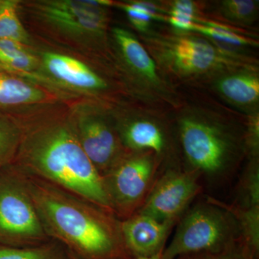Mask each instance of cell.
<instances>
[{"instance_id":"cell-1","label":"cell","mask_w":259,"mask_h":259,"mask_svg":"<svg viewBox=\"0 0 259 259\" xmlns=\"http://www.w3.org/2000/svg\"><path fill=\"white\" fill-rule=\"evenodd\" d=\"M20 175L47 236L83 259H121L131 255L122 238L121 223L111 211L41 179Z\"/></svg>"},{"instance_id":"cell-2","label":"cell","mask_w":259,"mask_h":259,"mask_svg":"<svg viewBox=\"0 0 259 259\" xmlns=\"http://www.w3.org/2000/svg\"><path fill=\"white\" fill-rule=\"evenodd\" d=\"M26 158L32 177L112 212L103 177L71 130L56 127L37 135L28 145Z\"/></svg>"},{"instance_id":"cell-3","label":"cell","mask_w":259,"mask_h":259,"mask_svg":"<svg viewBox=\"0 0 259 259\" xmlns=\"http://www.w3.org/2000/svg\"><path fill=\"white\" fill-rule=\"evenodd\" d=\"M231 212L221 206L200 204L186 214L177 227L163 259H177L202 252L219 251L239 241V226ZM240 230V229H239Z\"/></svg>"},{"instance_id":"cell-4","label":"cell","mask_w":259,"mask_h":259,"mask_svg":"<svg viewBox=\"0 0 259 259\" xmlns=\"http://www.w3.org/2000/svg\"><path fill=\"white\" fill-rule=\"evenodd\" d=\"M47 237L20 174L0 168V244L31 246Z\"/></svg>"},{"instance_id":"cell-5","label":"cell","mask_w":259,"mask_h":259,"mask_svg":"<svg viewBox=\"0 0 259 259\" xmlns=\"http://www.w3.org/2000/svg\"><path fill=\"white\" fill-rule=\"evenodd\" d=\"M156 171L149 155L119 160L103 176L112 211L131 216L144 203Z\"/></svg>"},{"instance_id":"cell-6","label":"cell","mask_w":259,"mask_h":259,"mask_svg":"<svg viewBox=\"0 0 259 259\" xmlns=\"http://www.w3.org/2000/svg\"><path fill=\"white\" fill-rule=\"evenodd\" d=\"M196 172L169 171L153 185L139 212L159 221L175 223L199 193Z\"/></svg>"},{"instance_id":"cell-7","label":"cell","mask_w":259,"mask_h":259,"mask_svg":"<svg viewBox=\"0 0 259 259\" xmlns=\"http://www.w3.org/2000/svg\"><path fill=\"white\" fill-rule=\"evenodd\" d=\"M181 140L187 159L198 171L210 177L222 173L228 165L231 146L214 126L187 119L181 124Z\"/></svg>"},{"instance_id":"cell-8","label":"cell","mask_w":259,"mask_h":259,"mask_svg":"<svg viewBox=\"0 0 259 259\" xmlns=\"http://www.w3.org/2000/svg\"><path fill=\"white\" fill-rule=\"evenodd\" d=\"M108 1H54L42 5V14L59 28L80 35L100 34L106 27L103 7Z\"/></svg>"},{"instance_id":"cell-9","label":"cell","mask_w":259,"mask_h":259,"mask_svg":"<svg viewBox=\"0 0 259 259\" xmlns=\"http://www.w3.org/2000/svg\"><path fill=\"white\" fill-rule=\"evenodd\" d=\"M175 224L159 222L139 212L130 216L121 223L126 249L134 259L149 258L161 253Z\"/></svg>"},{"instance_id":"cell-10","label":"cell","mask_w":259,"mask_h":259,"mask_svg":"<svg viewBox=\"0 0 259 259\" xmlns=\"http://www.w3.org/2000/svg\"><path fill=\"white\" fill-rule=\"evenodd\" d=\"M165 51L174 68L186 74L207 72L228 61L209 42L197 37L172 39L166 42Z\"/></svg>"},{"instance_id":"cell-11","label":"cell","mask_w":259,"mask_h":259,"mask_svg":"<svg viewBox=\"0 0 259 259\" xmlns=\"http://www.w3.org/2000/svg\"><path fill=\"white\" fill-rule=\"evenodd\" d=\"M78 138L83 151L102 177L120 160L118 142L103 122L83 121L80 124Z\"/></svg>"},{"instance_id":"cell-12","label":"cell","mask_w":259,"mask_h":259,"mask_svg":"<svg viewBox=\"0 0 259 259\" xmlns=\"http://www.w3.org/2000/svg\"><path fill=\"white\" fill-rule=\"evenodd\" d=\"M44 63L54 77L72 88L93 90L105 88L103 80L87 65L70 56L47 53Z\"/></svg>"},{"instance_id":"cell-13","label":"cell","mask_w":259,"mask_h":259,"mask_svg":"<svg viewBox=\"0 0 259 259\" xmlns=\"http://www.w3.org/2000/svg\"><path fill=\"white\" fill-rule=\"evenodd\" d=\"M113 34L129 66L149 81H156L158 76L156 64L141 42L122 28L114 29Z\"/></svg>"},{"instance_id":"cell-14","label":"cell","mask_w":259,"mask_h":259,"mask_svg":"<svg viewBox=\"0 0 259 259\" xmlns=\"http://www.w3.org/2000/svg\"><path fill=\"white\" fill-rule=\"evenodd\" d=\"M123 136L126 144L134 149L149 150L158 153L164 148L165 139L161 130L150 121L132 122L126 127Z\"/></svg>"},{"instance_id":"cell-15","label":"cell","mask_w":259,"mask_h":259,"mask_svg":"<svg viewBox=\"0 0 259 259\" xmlns=\"http://www.w3.org/2000/svg\"><path fill=\"white\" fill-rule=\"evenodd\" d=\"M218 89L228 100L241 105H250L258 100V79L252 75L227 76L219 81Z\"/></svg>"},{"instance_id":"cell-16","label":"cell","mask_w":259,"mask_h":259,"mask_svg":"<svg viewBox=\"0 0 259 259\" xmlns=\"http://www.w3.org/2000/svg\"><path fill=\"white\" fill-rule=\"evenodd\" d=\"M42 92L22 80L0 74V106L32 103L41 100Z\"/></svg>"},{"instance_id":"cell-17","label":"cell","mask_w":259,"mask_h":259,"mask_svg":"<svg viewBox=\"0 0 259 259\" xmlns=\"http://www.w3.org/2000/svg\"><path fill=\"white\" fill-rule=\"evenodd\" d=\"M0 259H68V256L54 244L23 247L0 244Z\"/></svg>"},{"instance_id":"cell-18","label":"cell","mask_w":259,"mask_h":259,"mask_svg":"<svg viewBox=\"0 0 259 259\" xmlns=\"http://www.w3.org/2000/svg\"><path fill=\"white\" fill-rule=\"evenodd\" d=\"M0 40H15L23 44L28 40L14 1H0Z\"/></svg>"},{"instance_id":"cell-19","label":"cell","mask_w":259,"mask_h":259,"mask_svg":"<svg viewBox=\"0 0 259 259\" xmlns=\"http://www.w3.org/2000/svg\"><path fill=\"white\" fill-rule=\"evenodd\" d=\"M191 30H194V31L203 34L206 36L212 37L218 41L233 46L241 47V46L256 45V42L255 40L236 33V32L215 23H210V22H207V23L202 22V23H194Z\"/></svg>"},{"instance_id":"cell-20","label":"cell","mask_w":259,"mask_h":259,"mask_svg":"<svg viewBox=\"0 0 259 259\" xmlns=\"http://www.w3.org/2000/svg\"><path fill=\"white\" fill-rule=\"evenodd\" d=\"M122 8L125 12L131 23L136 28L145 31L153 20H159L161 15L158 14V8L153 3L146 2H134L122 5Z\"/></svg>"},{"instance_id":"cell-21","label":"cell","mask_w":259,"mask_h":259,"mask_svg":"<svg viewBox=\"0 0 259 259\" xmlns=\"http://www.w3.org/2000/svg\"><path fill=\"white\" fill-rule=\"evenodd\" d=\"M177 259H253L241 239L219 251L202 252L179 257Z\"/></svg>"},{"instance_id":"cell-22","label":"cell","mask_w":259,"mask_h":259,"mask_svg":"<svg viewBox=\"0 0 259 259\" xmlns=\"http://www.w3.org/2000/svg\"><path fill=\"white\" fill-rule=\"evenodd\" d=\"M222 5L225 15L236 21H248L256 12V2L251 0H226Z\"/></svg>"},{"instance_id":"cell-23","label":"cell","mask_w":259,"mask_h":259,"mask_svg":"<svg viewBox=\"0 0 259 259\" xmlns=\"http://www.w3.org/2000/svg\"><path fill=\"white\" fill-rule=\"evenodd\" d=\"M17 144L15 129L0 117V168L9 162Z\"/></svg>"},{"instance_id":"cell-24","label":"cell","mask_w":259,"mask_h":259,"mask_svg":"<svg viewBox=\"0 0 259 259\" xmlns=\"http://www.w3.org/2000/svg\"><path fill=\"white\" fill-rule=\"evenodd\" d=\"M243 190L247 204L245 207L259 206V171L255 165L250 168L245 177Z\"/></svg>"},{"instance_id":"cell-25","label":"cell","mask_w":259,"mask_h":259,"mask_svg":"<svg viewBox=\"0 0 259 259\" xmlns=\"http://www.w3.org/2000/svg\"><path fill=\"white\" fill-rule=\"evenodd\" d=\"M171 16L177 17L196 22L198 19L196 18V7L194 3L187 0H178L172 4L171 10L170 11Z\"/></svg>"},{"instance_id":"cell-26","label":"cell","mask_w":259,"mask_h":259,"mask_svg":"<svg viewBox=\"0 0 259 259\" xmlns=\"http://www.w3.org/2000/svg\"><path fill=\"white\" fill-rule=\"evenodd\" d=\"M35 64V58L25 51L13 60L3 65V66L14 71H26L32 69Z\"/></svg>"},{"instance_id":"cell-27","label":"cell","mask_w":259,"mask_h":259,"mask_svg":"<svg viewBox=\"0 0 259 259\" xmlns=\"http://www.w3.org/2000/svg\"><path fill=\"white\" fill-rule=\"evenodd\" d=\"M170 24L175 28L183 30H191L194 25V22L186 19L177 18V17L170 16L168 18Z\"/></svg>"},{"instance_id":"cell-28","label":"cell","mask_w":259,"mask_h":259,"mask_svg":"<svg viewBox=\"0 0 259 259\" xmlns=\"http://www.w3.org/2000/svg\"><path fill=\"white\" fill-rule=\"evenodd\" d=\"M162 253L163 252H161V253H158V254L156 255H153L152 257H149V258H139V259H163V256H162ZM68 259H80L78 258L77 256H76V255H74V254L72 255H68Z\"/></svg>"}]
</instances>
